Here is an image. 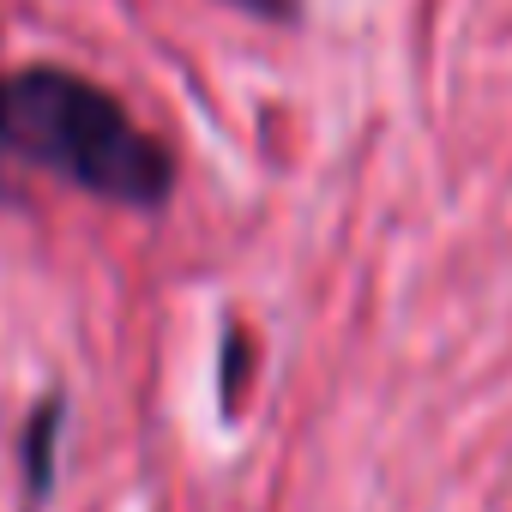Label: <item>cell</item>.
I'll return each instance as SVG.
<instances>
[{"label": "cell", "mask_w": 512, "mask_h": 512, "mask_svg": "<svg viewBox=\"0 0 512 512\" xmlns=\"http://www.w3.org/2000/svg\"><path fill=\"white\" fill-rule=\"evenodd\" d=\"M223 7L260 19V25H296L302 19V0H223Z\"/></svg>", "instance_id": "3957f363"}, {"label": "cell", "mask_w": 512, "mask_h": 512, "mask_svg": "<svg viewBox=\"0 0 512 512\" xmlns=\"http://www.w3.org/2000/svg\"><path fill=\"white\" fill-rule=\"evenodd\" d=\"M0 157L121 211H163L175 193L169 145L145 133L115 91L49 61L0 73Z\"/></svg>", "instance_id": "6da1fadb"}, {"label": "cell", "mask_w": 512, "mask_h": 512, "mask_svg": "<svg viewBox=\"0 0 512 512\" xmlns=\"http://www.w3.org/2000/svg\"><path fill=\"white\" fill-rule=\"evenodd\" d=\"M61 422H67V398L43 392L37 410L19 428V488H25V512L43 506L49 482H55V446H61Z\"/></svg>", "instance_id": "7a4b0ae2"}]
</instances>
